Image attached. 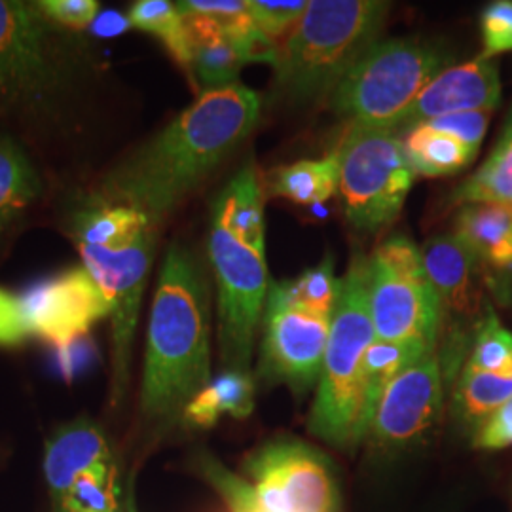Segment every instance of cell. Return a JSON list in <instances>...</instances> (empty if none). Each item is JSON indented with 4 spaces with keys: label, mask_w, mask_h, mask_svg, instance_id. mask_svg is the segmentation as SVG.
I'll return each mask as SVG.
<instances>
[{
    "label": "cell",
    "mask_w": 512,
    "mask_h": 512,
    "mask_svg": "<svg viewBox=\"0 0 512 512\" xmlns=\"http://www.w3.org/2000/svg\"><path fill=\"white\" fill-rule=\"evenodd\" d=\"M245 469L268 511L336 512V486L325 459L300 442L268 444Z\"/></svg>",
    "instance_id": "11"
},
{
    "label": "cell",
    "mask_w": 512,
    "mask_h": 512,
    "mask_svg": "<svg viewBox=\"0 0 512 512\" xmlns=\"http://www.w3.org/2000/svg\"><path fill=\"white\" fill-rule=\"evenodd\" d=\"M475 446L480 450H503L512 446V397L478 427Z\"/></svg>",
    "instance_id": "37"
},
{
    "label": "cell",
    "mask_w": 512,
    "mask_h": 512,
    "mask_svg": "<svg viewBox=\"0 0 512 512\" xmlns=\"http://www.w3.org/2000/svg\"><path fill=\"white\" fill-rule=\"evenodd\" d=\"M54 359L61 378L71 384L95 365V361L99 359V351L92 336L84 334L54 348Z\"/></svg>",
    "instance_id": "36"
},
{
    "label": "cell",
    "mask_w": 512,
    "mask_h": 512,
    "mask_svg": "<svg viewBox=\"0 0 512 512\" xmlns=\"http://www.w3.org/2000/svg\"><path fill=\"white\" fill-rule=\"evenodd\" d=\"M19 302L29 334L54 348L90 334L97 321L110 317L109 302L84 264L31 285Z\"/></svg>",
    "instance_id": "12"
},
{
    "label": "cell",
    "mask_w": 512,
    "mask_h": 512,
    "mask_svg": "<svg viewBox=\"0 0 512 512\" xmlns=\"http://www.w3.org/2000/svg\"><path fill=\"white\" fill-rule=\"evenodd\" d=\"M109 442L105 433L90 420H76L59 427L46 442L44 473L52 492L54 507L69 492L74 480L97 463H110Z\"/></svg>",
    "instance_id": "17"
},
{
    "label": "cell",
    "mask_w": 512,
    "mask_h": 512,
    "mask_svg": "<svg viewBox=\"0 0 512 512\" xmlns=\"http://www.w3.org/2000/svg\"><path fill=\"white\" fill-rule=\"evenodd\" d=\"M308 4V0H247L253 23L274 42L289 35V31L306 14Z\"/></svg>",
    "instance_id": "31"
},
{
    "label": "cell",
    "mask_w": 512,
    "mask_h": 512,
    "mask_svg": "<svg viewBox=\"0 0 512 512\" xmlns=\"http://www.w3.org/2000/svg\"><path fill=\"white\" fill-rule=\"evenodd\" d=\"M511 397L512 376L480 372L467 365L463 368L456 387V406L463 420L480 427Z\"/></svg>",
    "instance_id": "25"
},
{
    "label": "cell",
    "mask_w": 512,
    "mask_h": 512,
    "mask_svg": "<svg viewBox=\"0 0 512 512\" xmlns=\"http://www.w3.org/2000/svg\"><path fill=\"white\" fill-rule=\"evenodd\" d=\"M258 116V93L238 82L205 90L164 131L110 169L95 192L160 224L247 139Z\"/></svg>",
    "instance_id": "1"
},
{
    "label": "cell",
    "mask_w": 512,
    "mask_h": 512,
    "mask_svg": "<svg viewBox=\"0 0 512 512\" xmlns=\"http://www.w3.org/2000/svg\"><path fill=\"white\" fill-rule=\"evenodd\" d=\"M211 313L202 264L184 245H171L158 277L141 387L150 423H171L211 382Z\"/></svg>",
    "instance_id": "3"
},
{
    "label": "cell",
    "mask_w": 512,
    "mask_h": 512,
    "mask_svg": "<svg viewBox=\"0 0 512 512\" xmlns=\"http://www.w3.org/2000/svg\"><path fill=\"white\" fill-rule=\"evenodd\" d=\"M459 205L512 203V154L495 145L490 158L454 194Z\"/></svg>",
    "instance_id": "28"
},
{
    "label": "cell",
    "mask_w": 512,
    "mask_h": 512,
    "mask_svg": "<svg viewBox=\"0 0 512 512\" xmlns=\"http://www.w3.org/2000/svg\"><path fill=\"white\" fill-rule=\"evenodd\" d=\"M423 264L429 281L439 298L440 311L444 315L463 317L476 311L475 253L454 234L437 236L423 245Z\"/></svg>",
    "instance_id": "16"
},
{
    "label": "cell",
    "mask_w": 512,
    "mask_h": 512,
    "mask_svg": "<svg viewBox=\"0 0 512 512\" xmlns=\"http://www.w3.org/2000/svg\"><path fill=\"white\" fill-rule=\"evenodd\" d=\"M116 471L112 461L97 463L74 480L55 512L118 511Z\"/></svg>",
    "instance_id": "29"
},
{
    "label": "cell",
    "mask_w": 512,
    "mask_h": 512,
    "mask_svg": "<svg viewBox=\"0 0 512 512\" xmlns=\"http://www.w3.org/2000/svg\"><path fill=\"white\" fill-rule=\"evenodd\" d=\"M211 220L256 251L266 253L262 188L253 165L241 167L234 179L224 186L213 203Z\"/></svg>",
    "instance_id": "19"
},
{
    "label": "cell",
    "mask_w": 512,
    "mask_h": 512,
    "mask_svg": "<svg viewBox=\"0 0 512 512\" xmlns=\"http://www.w3.org/2000/svg\"><path fill=\"white\" fill-rule=\"evenodd\" d=\"M35 4L55 25L73 33L90 29L101 12V4L97 0H40Z\"/></svg>",
    "instance_id": "33"
},
{
    "label": "cell",
    "mask_w": 512,
    "mask_h": 512,
    "mask_svg": "<svg viewBox=\"0 0 512 512\" xmlns=\"http://www.w3.org/2000/svg\"><path fill=\"white\" fill-rule=\"evenodd\" d=\"M467 366L480 372L512 376V332L499 323L492 310L478 325Z\"/></svg>",
    "instance_id": "30"
},
{
    "label": "cell",
    "mask_w": 512,
    "mask_h": 512,
    "mask_svg": "<svg viewBox=\"0 0 512 512\" xmlns=\"http://www.w3.org/2000/svg\"><path fill=\"white\" fill-rule=\"evenodd\" d=\"M425 353L427 351L420 348L374 338L370 348L366 349L365 357L366 410L370 416V423L378 404L382 401L387 385L391 384L406 366L418 361Z\"/></svg>",
    "instance_id": "27"
},
{
    "label": "cell",
    "mask_w": 512,
    "mask_h": 512,
    "mask_svg": "<svg viewBox=\"0 0 512 512\" xmlns=\"http://www.w3.org/2000/svg\"><path fill=\"white\" fill-rule=\"evenodd\" d=\"M442 368L437 351H427L387 385L370 423L372 437L387 448L421 439L439 420Z\"/></svg>",
    "instance_id": "14"
},
{
    "label": "cell",
    "mask_w": 512,
    "mask_h": 512,
    "mask_svg": "<svg viewBox=\"0 0 512 512\" xmlns=\"http://www.w3.org/2000/svg\"><path fill=\"white\" fill-rule=\"evenodd\" d=\"M131 27L156 35L165 44L173 59L188 71V44L183 14L177 4L167 0H139L128 12Z\"/></svg>",
    "instance_id": "26"
},
{
    "label": "cell",
    "mask_w": 512,
    "mask_h": 512,
    "mask_svg": "<svg viewBox=\"0 0 512 512\" xmlns=\"http://www.w3.org/2000/svg\"><path fill=\"white\" fill-rule=\"evenodd\" d=\"M342 293V281L334 277L332 258L327 256L319 266L306 270L293 281H281L270 285L268 294L302 310L332 317Z\"/></svg>",
    "instance_id": "24"
},
{
    "label": "cell",
    "mask_w": 512,
    "mask_h": 512,
    "mask_svg": "<svg viewBox=\"0 0 512 512\" xmlns=\"http://www.w3.org/2000/svg\"><path fill=\"white\" fill-rule=\"evenodd\" d=\"M262 372L296 389L321 378L332 317L289 306L268 294L264 310Z\"/></svg>",
    "instance_id": "13"
},
{
    "label": "cell",
    "mask_w": 512,
    "mask_h": 512,
    "mask_svg": "<svg viewBox=\"0 0 512 512\" xmlns=\"http://www.w3.org/2000/svg\"><path fill=\"white\" fill-rule=\"evenodd\" d=\"M340 171L332 152L321 160H300L277 167L268 175L270 196L287 198L298 205H315L330 200L338 192Z\"/></svg>",
    "instance_id": "22"
},
{
    "label": "cell",
    "mask_w": 512,
    "mask_h": 512,
    "mask_svg": "<svg viewBox=\"0 0 512 512\" xmlns=\"http://www.w3.org/2000/svg\"><path fill=\"white\" fill-rule=\"evenodd\" d=\"M179 12L186 14H198V16H209V18L234 21L249 14L247 2L241 0H186L177 2Z\"/></svg>",
    "instance_id": "39"
},
{
    "label": "cell",
    "mask_w": 512,
    "mask_h": 512,
    "mask_svg": "<svg viewBox=\"0 0 512 512\" xmlns=\"http://www.w3.org/2000/svg\"><path fill=\"white\" fill-rule=\"evenodd\" d=\"M42 192L37 167L25 148L0 133V232L10 228Z\"/></svg>",
    "instance_id": "21"
},
{
    "label": "cell",
    "mask_w": 512,
    "mask_h": 512,
    "mask_svg": "<svg viewBox=\"0 0 512 512\" xmlns=\"http://www.w3.org/2000/svg\"><path fill=\"white\" fill-rule=\"evenodd\" d=\"M501 97L499 71L492 59L478 57L444 69L404 114L399 129H412L440 116L461 112H492Z\"/></svg>",
    "instance_id": "15"
},
{
    "label": "cell",
    "mask_w": 512,
    "mask_h": 512,
    "mask_svg": "<svg viewBox=\"0 0 512 512\" xmlns=\"http://www.w3.org/2000/svg\"><path fill=\"white\" fill-rule=\"evenodd\" d=\"M368 306L376 340L423 351L437 348L439 298L410 239L389 238L368 258Z\"/></svg>",
    "instance_id": "8"
},
{
    "label": "cell",
    "mask_w": 512,
    "mask_h": 512,
    "mask_svg": "<svg viewBox=\"0 0 512 512\" xmlns=\"http://www.w3.org/2000/svg\"><path fill=\"white\" fill-rule=\"evenodd\" d=\"M334 154L338 190L355 228L376 232L401 215L414 173L397 131L351 126Z\"/></svg>",
    "instance_id": "9"
},
{
    "label": "cell",
    "mask_w": 512,
    "mask_h": 512,
    "mask_svg": "<svg viewBox=\"0 0 512 512\" xmlns=\"http://www.w3.org/2000/svg\"><path fill=\"white\" fill-rule=\"evenodd\" d=\"M450 55L416 38L376 42L330 93V107L359 128L395 129Z\"/></svg>",
    "instance_id": "7"
},
{
    "label": "cell",
    "mask_w": 512,
    "mask_h": 512,
    "mask_svg": "<svg viewBox=\"0 0 512 512\" xmlns=\"http://www.w3.org/2000/svg\"><path fill=\"white\" fill-rule=\"evenodd\" d=\"M458 236L480 262L503 270L512 264V203H469L456 220Z\"/></svg>",
    "instance_id": "18"
},
{
    "label": "cell",
    "mask_w": 512,
    "mask_h": 512,
    "mask_svg": "<svg viewBox=\"0 0 512 512\" xmlns=\"http://www.w3.org/2000/svg\"><path fill=\"white\" fill-rule=\"evenodd\" d=\"M497 145H501V147L505 148V150H509L512 154V110L511 114H509V120H507V124H505V129H503V135H501V139H499Z\"/></svg>",
    "instance_id": "41"
},
{
    "label": "cell",
    "mask_w": 512,
    "mask_h": 512,
    "mask_svg": "<svg viewBox=\"0 0 512 512\" xmlns=\"http://www.w3.org/2000/svg\"><path fill=\"white\" fill-rule=\"evenodd\" d=\"M129 27L131 23L128 16L114 10H101L90 27V33L93 37L114 38L124 35Z\"/></svg>",
    "instance_id": "40"
},
{
    "label": "cell",
    "mask_w": 512,
    "mask_h": 512,
    "mask_svg": "<svg viewBox=\"0 0 512 512\" xmlns=\"http://www.w3.org/2000/svg\"><path fill=\"white\" fill-rule=\"evenodd\" d=\"M255 408V382L247 370H226L213 378L184 408L183 420L196 427H213L222 414L245 420Z\"/></svg>",
    "instance_id": "20"
},
{
    "label": "cell",
    "mask_w": 512,
    "mask_h": 512,
    "mask_svg": "<svg viewBox=\"0 0 512 512\" xmlns=\"http://www.w3.org/2000/svg\"><path fill=\"white\" fill-rule=\"evenodd\" d=\"M389 6L380 0H310L306 14L277 42L275 90L302 105L330 97L378 42Z\"/></svg>",
    "instance_id": "5"
},
{
    "label": "cell",
    "mask_w": 512,
    "mask_h": 512,
    "mask_svg": "<svg viewBox=\"0 0 512 512\" xmlns=\"http://www.w3.org/2000/svg\"><path fill=\"white\" fill-rule=\"evenodd\" d=\"M129 512H135L133 511V507H129Z\"/></svg>",
    "instance_id": "42"
},
{
    "label": "cell",
    "mask_w": 512,
    "mask_h": 512,
    "mask_svg": "<svg viewBox=\"0 0 512 512\" xmlns=\"http://www.w3.org/2000/svg\"><path fill=\"white\" fill-rule=\"evenodd\" d=\"M205 473L207 478L211 480V484L219 490V494L224 497L228 509L232 512H272L264 509L255 492L251 488V484H247L245 480H241L239 476L228 473L226 469H222L219 463L209 461L205 465Z\"/></svg>",
    "instance_id": "35"
},
{
    "label": "cell",
    "mask_w": 512,
    "mask_h": 512,
    "mask_svg": "<svg viewBox=\"0 0 512 512\" xmlns=\"http://www.w3.org/2000/svg\"><path fill=\"white\" fill-rule=\"evenodd\" d=\"M90 42L46 18L35 2L0 0V116L59 131L93 76Z\"/></svg>",
    "instance_id": "2"
},
{
    "label": "cell",
    "mask_w": 512,
    "mask_h": 512,
    "mask_svg": "<svg viewBox=\"0 0 512 512\" xmlns=\"http://www.w3.org/2000/svg\"><path fill=\"white\" fill-rule=\"evenodd\" d=\"M482 29V57L511 52L512 50V2L497 0L484 8L480 18Z\"/></svg>",
    "instance_id": "32"
},
{
    "label": "cell",
    "mask_w": 512,
    "mask_h": 512,
    "mask_svg": "<svg viewBox=\"0 0 512 512\" xmlns=\"http://www.w3.org/2000/svg\"><path fill=\"white\" fill-rule=\"evenodd\" d=\"M29 336L18 296L0 289V346H19Z\"/></svg>",
    "instance_id": "38"
},
{
    "label": "cell",
    "mask_w": 512,
    "mask_h": 512,
    "mask_svg": "<svg viewBox=\"0 0 512 512\" xmlns=\"http://www.w3.org/2000/svg\"><path fill=\"white\" fill-rule=\"evenodd\" d=\"M374 338L368 306V258L359 256L342 279L310 414L311 433L332 446L353 448L370 431L365 357Z\"/></svg>",
    "instance_id": "6"
},
{
    "label": "cell",
    "mask_w": 512,
    "mask_h": 512,
    "mask_svg": "<svg viewBox=\"0 0 512 512\" xmlns=\"http://www.w3.org/2000/svg\"><path fill=\"white\" fill-rule=\"evenodd\" d=\"M209 258L217 281L220 355L230 368L245 370L270 291L266 253L211 220Z\"/></svg>",
    "instance_id": "10"
},
{
    "label": "cell",
    "mask_w": 512,
    "mask_h": 512,
    "mask_svg": "<svg viewBox=\"0 0 512 512\" xmlns=\"http://www.w3.org/2000/svg\"><path fill=\"white\" fill-rule=\"evenodd\" d=\"M404 154L414 175L444 177L458 173L475 160L476 152L459 143L458 139L427 128L414 126L403 141Z\"/></svg>",
    "instance_id": "23"
},
{
    "label": "cell",
    "mask_w": 512,
    "mask_h": 512,
    "mask_svg": "<svg viewBox=\"0 0 512 512\" xmlns=\"http://www.w3.org/2000/svg\"><path fill=\"white\" fill-rule=\"evenodd\" d=\"M490 116H492V112H461V114L433 118L423 124L427 128L458 139L459 143H463L465 147L471 148L473 152H478V148L484 141L488 124H490Z\"/></svg>",
    "instance_id": "34"
},
{
    "label": "cell",
    "mask_w": 512,
    "mask_h": 512,
    "mask_svg": "<svg viewBox=\"0 0 512 512\" xmlns=\"http://www.w3.org/2000/svg\"><path fill=\"white\" fill-rule=\"evenodd\" d=\"M82 264L109 302L114 349V401L128 384L133 334L156 249V222L145 213L101 198L84 196L67 219Z\"/></svg>",
    "instance_id": "4"
}]
</instances>
